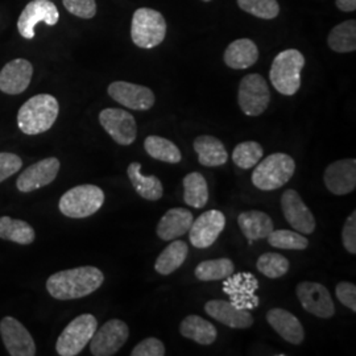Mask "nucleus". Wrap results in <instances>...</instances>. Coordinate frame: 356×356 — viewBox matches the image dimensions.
<instances>
[{"mask_svg": "<svg viewBox=\"0 0 356 356\" xmlns=\"http://www.w3.org/2000/svg\"><path fill=\"white\" fill-rule=\"evenodd\" d=\"M103 281L102 270L97 267L73 268L51 275L47 289L56 300H78L98 291Z\"/></svg>", "mask_w": 356, "mask_h": 356, "instance_id": "nucleus-1", "label": "nucleus"}, {"mask_svg": "<svg viewBox=\"0 0 356 356\" xmlns=\"http://www.w3.org/2000/svg\"><path fill=\"white\" fill-rule=\"evenodd\" d=\"M60 113L58 101L49 94H38L19 110L17 126L26 135L44 134L53 127Z\"/></svg>", "mask_w": 356, "mask_h": 356, "instance_id": "nucleus-2", "label": "nucleus"}, {"mask_svg": "<svg viewBox=\"0 0 356 356\" xmlns=\"http://www.w3.org/2000/svg\"><path fill=\"white\" fill-rule=\"evenodd\" d=\"M305 66V57L297 49L279 53L270 66L269 79L273 88L282 95H294L301 86V72Z\"/></svg>", "mask_w": 356, "mask_h": 356, "instance_id": "nucleus-3", "label": "nucleus"}, {"mask_svg": "<svg viewBox=\"0 0 356 356\" xmlns=\"http://www.w3.org/2000/svg\"><path fill=\"white\" fill-rule=\"evenodd\" d=\"M254 166L252 184L263 191L280 189L296 172V161L286 153H272Z\"/></svg>", "mask_w": 356, "mask_h": 356, "instance_id": "nucleus-4", "label": "nucleus"}, {"mask_svg": "<svg viewBox=\"0 0 356 356\" xmlns=\"http://www.w3.org/2000/svg\"><path fill=\"white\" fill-rule=\"evenodd\" d=\"M166 36L164 16L152 8H139L134 13L131 38L141 49H152L160 45Z\"/></svg>", "mask_w": 356, "mask_h": 356, "instance_id": "nucleus-5", "label": "nucleus"}, {"mask_svg": "<svg viewBox=\"0 0 356 356\" xmlns=\"http://www.w3.org/2000/svg\"><path fill=\"white\" fill-rule=\"evenodd\" d=\"M104 204V193L95 185H79L66 191L60 200V211L69 218H88Z\"/></svg>", "mask_w": 356, "mask_h": 356, "instance_id": "nucleus-6", "label": "nucleus"}, {"mask_svg": "<svg viewBox=\"0 0 356 356\" xmlns=\"http://www.w3.org/2000/svg\"><path fill=\"white\" fill-rule=\"evenodd\" d=\"M98 329V322L92 314H82L73 319L57 339L56 351L61 356H76L90 343Z\"/></svg>", "mask_w": 356, "mask_h": 356, "instance_id": "nucleus-7", "label": "nucleus"}, {"mask_svg": "<svg viewBox=\"0 0 356 356\" xmlns=\"http://www.w3.org/2000/svg\"><path fill=\"white\" fill-rule=\"evenodd\" d=\"M238 102L243 114L247 116H259L263 114L270 102V92L264 76L260 74H248L244 76L239 85Z\"/></svg>", "mask_w": 356, "mask_h": 356, "instance_id": "nucleus-8", "label": "nucleus"}, {"mask_svg": "<svg viewBox=\"0 0 356 356\" xmlns=\"http://www.w3.org/2000/svg\"><path fill=\"white\" fill-rule=\"evenodd\" d=\"M129 329L122 319H110L92 335L90 351L94 356L115 355L128 341Z\"/></svg>", "mask_w": 356, "mask_h": 356, "instance_id": "nucleus-9", "label": "nucleus"}, {"mask_svg": "<svg viewBox=\"0 0 356 356\" xmlns=\"http://www.w3.org/2000/svg\"><path fill=\"white\" fill-rule=\"evenodd\" d=\"M257 289L259 281L250 272L232 273L223 280V292L229 296V302L241 310H252L259 306Z\"/></svg>", "mask_w": 356, "mask_h": 356, "instance_id": "nucleus-10", "label": "nucleus"}, {"mask_svg": "<svg viewBox=\"0 0 356 356\" xmlns=\"http://www.w3.org/2000/svg\"><path fill=\"white\" fill-rule=\"evenodd\" d=\"M297 297L302 307L318 318H331L335 314V305L330 292L322 284L302 281L296 288Z\"/></svg>", "mask_w": 356, "mask_h": 356, "instance_id": "nucleus-11", "label": "nucleus"}, {"mask_svg": "<svg viewBox=\"0 0 356 356\" xmlns=\"http://www.w3.org/2000/svg\"><path fill=\"white\" fill-rule=\"evenodd\" d=\"M104 131L119 145H131L136 140L138 126L132 115L122 108H104L99 114Z\"/></svg>", "mask_w": 356, "mask_h": 356, "instance_id": "nucleus-12", "label": "nucleus"}, {"mask_svg": "<svg viewBox=\"0 0 356 356\" xmlns=\"http://www.w3.org/2000/svg\"><path fill=\"white\" fill-rule=\"evenodd\" d=\"M58 10L51 0H33L26 4L20 15L17 20V29L23 38L32 40L35 38V26L38 23L53 26L58 23Z\"/></svg>", "mask_w": 356, "mask_h": 356, "instance_id": "nucleus-13", "label": "nucleus"}, {"mask_svg": "<svg viewBox=\"0 0 356 356\" xmlns=\"http://www.w3.org/2000/svg\"><path fill=\"white\" fill-rule=\"evenodd\" d=\"M226 227V216L219 210H209L193 220L189 239L195 248H209Z\"/></svg>", "mask_w": 356, "mask_h": 356, "instance_id": "nucleus-14", "label": "nucleus"}, {"mask_svg": "<svg viewBox=\"0 0 356 356\" xmlns=\"http://www.w3.org/2000/svg\"><path fill=\"white\" fill-rule=\"evenodd\" d=\"M281 209L286 222L300 234L309 235L316 229V218L309 210L301 195L293 189L285 191L281 197Z\"/></svg>", "mask_w": 356, "mask_h": 356, "instance_id": "nucleus-15", "label": "nucleus"}, {"mask_svg": "<svg viewBox=\"0 0 356 356\" xmlns=\"http://www.w3.org/2000/svg\"><path fill=\"white\" fill-rule=\"evenodd\" d=\"M107 91L115 102L136 111L151 110L156 101L154 94L149 88L124 81L113 82Z\"/></svg>", "mask_w": 356, "mask_h": 356, "instance_id": "nucleus-16", "label": "nucleus"}, {"mask_svg": "<svg viewBox=\"0 0 356 356\" xmlns=\"http://www.w3.org/2000/svg\"><path fill=\"white\" fill-rule=\"evenodd\" d=\"M0 335L11 356L36 355V344L26 327L13 317L0 321Z\"/></svg>", "mask_w": 356, "mask_h": 356, "instance_id": "nucleus-17", "label": "nucleus"}, {"mask_svg": "<svg viewBox=\"0 0 356 356\" xmlns=\"http://www.w3.org/2000/svg\"><path fill=\"white\" fill-rule=\"evenodd\" d=\"M60 170V160L49 157L26 168L16 181V186L22 193L38 191L51 184Z\"/></svg>", "mask_w": 356, "mask_h": 356, "instance_id": "nucleus-18", "label": "nucleus"}, {"mask_svg": "<svg viewBox=\"0 0 356 356\" xmlns=\"http://www.w3.org/2000/svg\"><path fill=\"white\" fill-rule=\"evenodd\" d=\"M323 181L327 191L335 195H346L356 188V160H338L326 168Z\"/></svg>", "mask_w": 356, "mask_h": 356, "instance_id": "nucleus-19", "label": "nucleus"}, {"mask_svg": "<svg viewBox=\"0 0 356 356\" xmlns=\"http://www.w3.org/2000/svg\"><path fill=\"white\" fill-rule=\"evenodd\" d=\"M33 76V66L24 58H16L0 72V91L8 95L24 92Z\"/></svg>", "mask_w": 356, "mask_h": 356, "instance_id": "nucleus-20", "label": "nucleus"}, {"mask_svg": "<svg viewBox=\"0 0 356 356\" xmlns=\"http://www.w3.org/2000/svg\"><path fill=\"white\" fill-rule=\"evenodd\" d=\"M204 312L231 329H248L254 325V317L248 310H241L227 301L211 300L206 302Z\"/></svg>", "mask_w": 356, "mask_h": 356, "instance_id": "nucleus-21", "label": "nucleus"}, {"mask_svg": "<svg viewBox=\"0 0 356 356\" xmlns=\"http://www.w3.org/2000/svg\"><path fill=\"white\" fill-rule=\"evenodd\" d=\"M267 322L284 341L296 346L304 342L305 339L304 326L300 322V319L291 312L281 307L270 309L267 313Z\"/></svg>", "mask_w": 356, "mask_h": 356, "instance_id": "nucleus-22", "label": "nucleus"}, {"mask_svg": "<svg viewBox=\"0 0 356 356\" xmlns=\"http://www.w3.org/2000/svg\"><path fill=\"white\" fill-rule=\"evenodd\" d=\"M193 220L191 210L184 207L170 209L157 225V236L165 242L178 239L189 232Z\"/></svg>", "mask_w": 356, "mask_h": 356, "instance_id": "nucleus-23", "label": "nucleus"}, {"mask_svg": "<svg viewBox=\"0 0 356 356\" xmlns=\"http://www.w3.org/2000/svg\"><path fill=\"white\" fill-rule=\"evenodd\" d=\"M259 58V49L252 40L239 38L229 44L225 51V64L231 69L243 70L256 64Z\"/></svg>", "mask_w": 356, "mask_h": 356, "instance_id": "nucleus-24", "label": "nucleus"}, {"mask_svg": "<svg viewBox=\"0 0 356 356\" xmlns=\"http://www.w3.org/2000/svg\"><path fill=\"white\" fill-rule=\"evenodd\" d=\"M193 148L198 154V161L201 165L214 168L225 165L229 160L225 144L214 136H198L193 143Z\"/></svg>", "mask_w": 356, "mask_h": 356, "instance_id": "nucleus-25", "label": "nucleus"}, {"mask_svg": "<svg viewBox=\"0 0 356 356\" xmlns=\"http://www.w3.org/2000/svg\"><path fill=\"white\" fill-rule=\"evenodd\" d=\"M238 225L242 229L243 235L252 242L266 239L268 235L275 229L272 218L259 210L242 213L238 218Z\"/></svg>", "mask_w": 356, "mask_h": 356, "instance_id": "nucleus-26", "label": "nucleus"}, {"mask_svg": "<svg viewBox=\"0 0 356 356\" xmlns=\"http://www.w3.org/2000/svg\"><path fill=\"white\" fill-rule=\"evenodd\" d=\"M127 175L134 189L147 201H159L164 195L163 184L156 176H143L141 164L138 161L131 163L127 168Z\"/></svg>", "mask_w": 356, "mask_h": 356, "instance_id": "nucleus-27", "label": "nucleus"}, {"mask_svg": "<svg viewBox=\"0 0 356 356\" xmlns=\"http://www.w3.org/2000/svg\"><path fill=\"white\" fill-rule=\"evenodd\" d=\"M179 332L182 337L202 346L214 343L218 337V331L214 325L198 316H188L186 318L182 319L179 325Z\"/></svg>", "mask_w": 356, "mask_h": 356, "instance_id": "nucleus-28", "label": "nucleus"}, {"mask_svg": "<svg viewBox=\"0 0 356 356\" xmlns=\"http://www.w3.org/2000/svg\"><path fill=\"white\" fill-rule=\"evenodd\" d=\"M189 254V247L188 244L182 241H176L172 242L166 247L165 250L159 254L156 263H154V269L157 273L168 276L176 272L178 268L182 267L185 263L186 257Z\"/></svg>", "mask_w": 356, "mask_h": 356, "instance_id": "nucleus-29", "label": "nucleus"}, {"mask_svg": "<svg viewBox=\"0 0 356 356\" xmlns=\"http://www.w3.org/2000/svg\"><path fill=\"white\" fill-rule=\"evenodd\" d=\"M35 238V229L29 223L11 216H0V239L28 245Z\"/></svg>", "mask_w": 356, "mask_h": 356, "instance_id": "nucleus-30", "label": "nucleus"}, {"mask_svg": "<svg viewBox=\"0 0 356 356\" xmlns=\"http://www.w3.org/2000/svg\"><path fill=\"white\" fill-rule=\"evenodd\" d=\"M184 201L194 209H202L209 201V188L204 176L198 172H191L184 181Z\"/></svg>", "mask_w": 356, "mask_h": 356, "instance_id": "nucleus-31", "label": "nucleus"}, {"mask_svg": "<svg viewBox=\"0 0 356 356\" xmlns=\"http://www.w3.org/2000/svg\"><path fill=\"white\" fill-rule=\"evenodd\" d=\"M144 149L152 159L163 163L177 164L182 159L177 145L173 141L168 140L161 136H156V135L148 136L145 139Z\"/></svg>", "mask_w": 356, "mask_h": 356, "instance_id": "nucleus-32", "label": "nucleus"}, {"mask_svg": "<svg viewBox=\"0 0 356 356\" xmlns=\"http://www.w3.org/2000/svg\"><path fill=\"white\" fill-rule=\"evenodd\" d=\"M329 47L337 53H351L356 49L355 20H347L335 26L327 38Z\"/></svg>", "mask_w": 356, "mask_h": 356, "instance_id": "nucleus-33", "label": "nucleus"}, {"mask_svg": "<svg viewBox=\"0 0 356 356\" xmlns=\"http://www.w3.org/2000/svg\"><path fill=\"white\" fill-rule=\"evenodd\" d=\"M234 269L235 267L232 260L222 257L214 260H204L200 263L194 270V275L201 281L225 280L234 273Z\"/></svg>", "mask_w": 356, "mask_h": 356, "instance_id": "nucleus-34", "label": "nucleus"}, {"mask_svg": "<svg viewBox=\"0 0 356 356\" xmlns=\"http://www.w3.org/2000/svg\"><path fill=\"white\" fill-rule=\"evenodd\" d=\"M289 267V260L285 256L275 252L261 254L256 263L257 270L268 279H280L288 273Z\"/></svg>", "mask_w": 356, "mask_h": 356, "instance_id": "nucleus-35", "label": "nucleus"}, {"mask_svg": "<svg viewBox=\"0 0 356 356\" xmlns=\"http://www.w3.org/2000/svg\"><path fill=\"white\" fill-rule=\"evenodd\" d=\"M264 154L263 147L256 141H243L238 144L232 152V161L241 169L254 168Z\"/></svg>", "mask_w": 356, "mask_h": 356, "instance_id": "nucleus-36", "label": "nucleus"}, {"mask_svg": "<svg viewBox=\"0 0 356 356\" xmlns=\"http://www.w3.org/2000/svg\"><path fill=\"white\" fill-rule=\"evenodd\" d=\"M268 243L272 247L281 250H306L309 247V241L304 235L297 231L289 229H273L267 236Z\"/></svg>", "mask_w": 356, "mask_h": 356, "instance_id": "nucleus-37", "label": "nucleus"}, {"mask_svg": "<svg viewBox=\"0 0 356 356\" xmlns=\"http://www.w3.org/2000/svg\"><path fill=\"white\" fill-rule=\"evenodd\" d=\"M238 4L243 11L264 20L275 19L280 13L277 0H238Z\"/></svg>", "mask_w": 356, "mask_h": 356, "instance_id": "nucleus-38", "label": "nucleus"}, {"mask_svg": "<svg viewBox=\"0 0 356 356\" xmlns=\"http://www.w3.org/2000/svg\"><path fill=\"white\" fill-rule=\"evenodd\" d=\"M64 7L74 16L81 19H91L97 13L95 0H63Z\"/></svg>", "mask_w": 356, "mask_h": 356, "instance_id": "nucleus-39", "label": "nucleus"}, {"mask_svg": "<svg viewBox=\"0 0 356 356\" xmlns=\"http://www.w3.org/2000/svg\"><path fill=\"white\" fill-rule=\"evenodd\" d=\"M23 165L22 159L10 152H0V182L17 173Z\"/></svg>", "mask_w": 356, "mask_h": 356, "instance_id": "nucleus-40", "label": "nucleus"}, {"mask_svg": "<svg viewBox=\"0 0 356 356\" xmlns=\"http://www.w3.org/2000/svg\"><path fill=\"white\" fill-rule=\"evenodd\" d=\"M131 355L164 356L165 355V346L157 338H147L132 350Z\"/></svg>", "mask_w": 356, "mask_h": 356, "instance_id": "nucleus-41", "label": "nucleus"}, {"mask_svg": "<svg viewBox=\"0 0 356 356\" xmlns=\"http://www.w3.org/2000/svg\"><path fill=\"white\" fill-rule=\"evenodd\" d=\"M337 298L341 304L346 307L351 309L354 313L356 312V286L348 281H342L335 288Z\"/></svg>", "mask_w": 356, "mask_h": 356, "instance_id": "nucleus-42", "label": "nucleus"}, {"mask_svg": "<svg viewBox=\"0 0 356 356\" xmlns=\"http://www.w3.org/2000/svg\"><path fill=\"white\" fill-rule=\"evenodd\" d=\"M342 242L347 252L351 254H356V213L347 218L342 229Z\"/></svg>", "mask_w": 356, "mask_h": 356, "instance_id": "nucleus-43", "label": "nucleus"}, {"mask_svg": "<svg viewBox=\"0 0 356 356\" xmlns=\"http://www.w3.org/2000/svg\"><path fill=\"white\" fill-rule=\"evenodd\" d=\"M337 7L344 13H354L356 10V0H335Z\"/></svg>", "mask_w": 356, "mask_h": 356, "instance_id": "nucleus-44", "label": "nucleus"}, {"mask_svg": "<svg viewBox=\"0 0 356 356\" xmlns=\"http://www.w3.org/2000/svg\"><path fill=\"white\" fill-rule=\"evenodd\" d=\"M204 1H210V0H204Z\"/></svg>", "mask_w": 356, "mask_h": 356, "instance_id": "nucleus-45", "label": "nucleus"}]
</instances>
